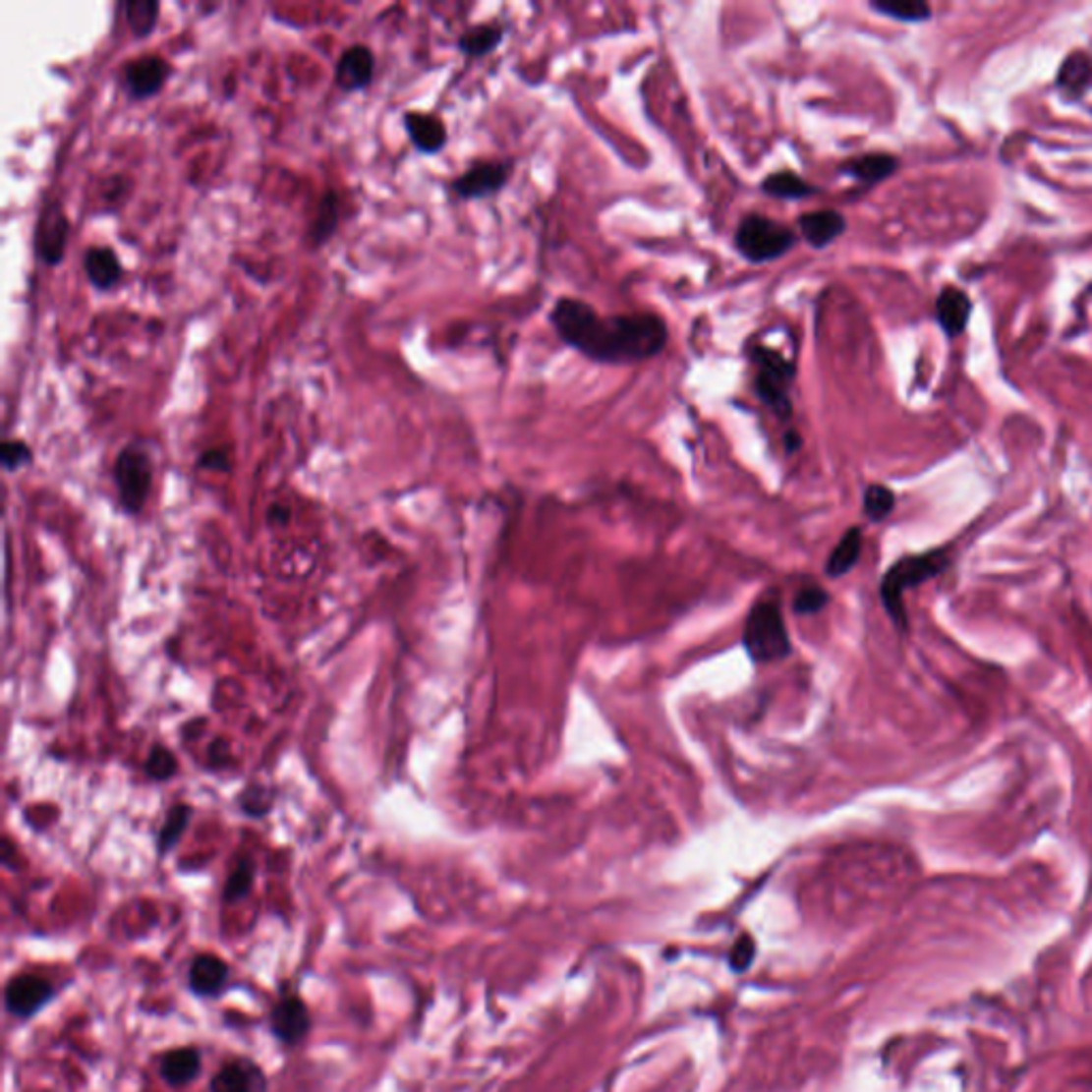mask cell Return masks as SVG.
<instances>
[{"label":"cell","instance_id":"obj_1","mask_svg":"<svg viewBox=\"0 0 1092 1092\" xmlns=\"http://www.w3.org/2000/svg\"><path fill=\"white\" fill-rule=\"evenodd\" d=\"M553 329L576 353L596 363H638L658 357L668 344L666 320L653 312L600 314L581 299L561 297L550 310Z\"/></svg>","mask_w":1092,"mask_h":1092},{"label":"cell","instance_id":"obj_2","mask_svg":"<svg viewBox=\"0 0 1092 1092\" xmlns=\"http://www.w3.org/2000/svg\"><path fill=\"white\" fill-rule=\"evenodd\" d=\"M948 563H949L948 550L935 548L922 555L902 557L884 574L880 585V596L886 612L890 614V619L894 621L896 627H900V630H905L907 627L905 602H902L905 592L935 579V576H939L948 568Z\"/></svg>","mask_w":1092,"mask_h":1092},{"label":"cell","instance_id":"obj_3","mask_svg":"<svg viewBox=\"0 0 1092 1092\" xmlns=\"http://www.w3.org/2000/svg\"><path fill=\"white\" fill-rule=\"evenodd\" d=\"M749 361L756 366V395L764 406H769L779 421H789L794 414L789 388L796 380V366L785 359L779 350L771 346L756 344L749 348Z\"/></svg>","mask_w":1092,"mask_h":1092},{"label":"cell","instance_id":"obj_4","mask_svg":"<svg viewBox=\"0 0 1092 1092\" xmlns=\"http://www.w3.org/2000/svg\"><path fill=\"white\" fill-rule=\"evenodd\" d=\"M743 647L758 663L783 660L792 653L779 600H760L753 604L745 621Z\"/></svg>","mask_w":1092,"mask_h":1092},{"label":"cell","instance_id":"obj_5","mask_svg":"<svg viewBox=\"0 0 1092 1092\" xmlns=\"http://www.w3.org/2000/svg\"><path fill=\"white\" fill-rule=\"evenodd\" d=\"M796 244L794 231L762 213H749L738 222L734 246L749 262H771L787 255Z\"/></svg>","mask_w":1092,"mask_h":1092},{"label":"cell","instance_id":"obj_6","mask_svg":"<svg viewBox=\"0 0 1092 1092\" xmlns=\"http://www.w3.org/2000/svg\"><path fill=\"white\" fill-rule=\"evenodd\" d=\"M114 479L122 508L137 514L152 489V459L137 442L124 446L116 459Z\"/></svg>","mask_w":1092,"mask_h":1092},{"label":"cell","instance_id":"obj_7","mask_svg":"<svg viewBox=\"0 0 1092 1092\" xmlns=\"http://www.w3.org/2000/svg\"><path fill=\"white\" fill-rule=\"evenodd\" d=\"M56 997V988L49 979L24 973L11 977V982L5 988V1007L11 1015H16L20 1020H29L32 1015L39 1013L47 1003H52Z\"/></svg>","mask_w":1092,"mask_h":1092},{"label":"cell","instance_id":"obj_8","mask_svg":"<svg viewBox=\"0 0 1092 1092\" xmlns=\"http://www.w3.org/2000/svg\"><path fill=\"white\" fill-rule=\"evenodd\" d=\"M67 240H69V220L65 211L56 203H47L41 213L39 222H36L34 233V248L36 255L45 262V265H58L67 253Z\"/></svg>","mask_w":1092,"mask_h":1092},{"label":"cell","instance_id":"obj_9","mask_svg":"<svg viewBox=\"0 0 1092 1092\" xmlns=\"http://www.w3.org/2000/svg\"><path fill=\"white\" fill-rule=\"evenodd\" d=\"M510 178V165L501 160H483L461 173L453 182V193L461 199H485L499 193Z\"/></svg>","mask_w":1092,"mask_h":1092},{"label":"cell","instance_id":"obj_10","mask_svg":"<svg viewBox=\"0 0 1092 1092\" xmlns=\"http://www.w3.org/2000/svg\"><path fill=\"white\" fill-rule=\"evenodd\" d=\"M269 1079L262 1066L248 1057H237L224 1063L213 1073L209 1092H267Z\"/></svg>","mask_w":1092,"mask_h":1092},{"label":"cell","instance_id":"obj_11","mask_svg":"<svg viewBox=\"0 0 1092 1092\" xmlns=\"http://www.w3.org/2000/svg\"><path fill=\"white\" fill-rule=\"evenodd\" d=\"M271 1033L284 1046H297L304 1041L312 1028V1015L299 997H284L275 1003L269 1015Z\"/></svg>","mask_w":1092,"mask_h":1092},{"label":"cell","instance_id":"obj_12","mask_svg":"<svg viewBox=\"0 0 1092 1092\" xmlns=\"http://www.w3.org/2000/svg\"><path fill=\"white\" fill-rule=\"evenodd\" d=\"M169 73V65L160 56H142L124 67V84L133 98L144 100L160 92Z\"/></svg>","mask_w":1092,"mask_h":1092},{"label":"cell","instance_id":"obj_13","mask_svg":"<svg viewBox=\"0 0 1092 1092\" xmlns=\"http://www.w3.org/2000/svg\"><path fill=\"white\" fill-rule=\"evenodd\" d=\"M229 977L231 969L227 960H222L216 953H199L193 958L191 969H188V988L195 997L216 999L222 995Z\"/></svg>","mask_w":1092,"mask_h":1092},{"label":"cell","instance_id":"obj_14","mask_svg":"<svg viewBox=\"0 0 1092 1092\" xmlns=\"http://www.w3.org/2000/svg\"><path fill=\"white\" fill-rule=\"evenodd\" d=\"M374 80V54L366 45H350L337 58L335 84L344 92H357L368 87Z\"/></svg>","mask_w":1092,"mask_h":1092},{"label":"cell","instance_id":"obj_15","mask_svg":"<svg viewBox=\"0 0 1092 1092\" xmlns=\"http://www.w3.org/2000/svg\"><path fill=\"white\" fill-rule=\"evenodd\" d=\"M798 229L802 240H805L811 248L824 250L831 244H834L838 237L845 233L847 220L843 218V213L836 209H818V211L802 213L798 218Z\"/></svg>","mask_w":1092,"mask_h":1092},{"label":"cell","instance_id":"obj_16","mask_svg":"<svg viewBox=\"0 0 1092 1092\" xmlns=\"http://www.w3.org/2000/svg\"><path fill=\"white\" fill-rule=\"evenodd\" d=\"M86 278L98 291H111L122 280V262L107 246H92L84 255Z\"/></svg>","mask_w":1092,"mask_h":1092},{"label":"cell","instance_id":"obj_17","mask_svg":"<svg viewBox=\"0 0 1092 1092\" xmlns=\"http://www.w3.org/2000/svg\"><path fill=\"white\" fill-rule=\"evenodd\" d=\"M404 127L414 147L423 154H437L446 145V127L437 116L408 111L404 116Z\"/></svg>","mask_w":1092,"mask_h":1092},{"label":"cell","instance_id":"obj_18","mask_svg":"<svg viewBox=\"0 0 1092 1092\" xmlns=\"http://www.w3.org/2000/svg\"><path fill=\"white\" fill-rule=\"evenodd\" d=\"M201 1052L197 1048H175L160 1061V1075L173 1088L193 1084L201 1073Z\"/></svg>","mask_w":1092,"mask_h":1092},{"label":"cell","instance_id":"obj_19","mask_svg":"<svg viewBox=\"0 0 1092 1092\" xmlns=\"http://www.w3.org/2000/svg\"><path fill=\"white\" fill-rule=\"evenodd\" d=\"M971 299L958 288H946L937 299V320L946 335L956 337L966 329L971 318Z\"/></svg>","mask_w":1092,"mask_h":1092},{"label":"cell","instance_id":"obj_20","mask_svg":"<svg viewBox=\"0 0 1092 1092\" xmlns=\"http://www.w3.org/2000/svg\"><path fill=\"white\" fill-rule=\"evenodd\" d=\"M898 169V158L890 154H862L847 160L840 171L849 178L862 182L864 186H873L888 180L890 175Z\"/></svg>","mask_w":1092,"mask_h":1092},{"label":"cell","instance_id":"obj_21","mask_svg":"<svg viewBox=\"0 0 1092 1092\" xmlns=\"http://www.w3.org/2000/svg\"><path fill=\"white\" fill-rule=\"evenodd\" d=\"M862 553V532L860 527H851L843 536H840L838 545L833 548L831 557L826 561V574L831 579H840L845 576L853 566H856Z\"/></svg>","mask_w":1092,"mask_h":1092},{"label":"cell","instance_id":"obj_22","mask_svg":"<svg viewBox=\"0 0 1092 1092\" xmlns=\"http://www.w3.org/2000/svg\"><path fill=\"white\" fill-rule=\"evenodd\" d=\"M762 193H767L769 197L775 199H785V201H798V199H807L813 193H818V188L813 184H809L805 178H800L798 173L794 171H776L767 175V178L762 180Z\"/></svg>","mask_w":1092,"mask_h":1092},{"label":"cell","instance_id":"obj_23","mask_svg":"<svg viewBox=\"0 0 1092 1092\" xmlns=\"http://www.w3.org/2000/svg\"><path fill=\"white\" fill-rule=\"evenodd\" d=\"M1092 86V58L1071 54L1059 73V87L1069 96H1082Z\"/></svg>","mask_w":1092,"mask_h":1092},{"label":"cell","instance_id":"obj_24","mask_svg":"<svg viewBox=\"0 0 1092 1092\" xmlns=\"http://www.w3.org/2000/svg\"><path fill=\"white\" fill-rule=\"evenodd\" d=\"M337 224H340V201H337V195L333 191H329L322 195L316 216L312 220V227L308 233L310 244L322 246L329 242V237L335 233Z\"/></svg>","mask_w":1092,"mask_h":1092},{"label":"cell","instance_id":"obj_25","mask_svg":"<svg viewBox=\"0 0 1092 1092\" xmlns=\"http://www.w3.org/2000/svg\"><path fill=\"white\" fill-rule=\"evenodd\" d=\"M501 41H504V30L497 24H481V27H474L466 30V34H461L459 49L466 56L481 58L491 54Z\"/></svg>","mask_w":1092,"mask_h":1092},{"label":"cell","instance_id":"obj_26","mask_svg":"<svg viewBox=\"0 0 1092 1092\" xmlns=\"http://www.w3.org/2000/svg\"><path fill=\"white\" fill-rule=\"evenodd\" d=\"M158 16H160L158 0H129V3H124V18H127L129 29L137 39H145V36L156 29Z\"/></svg>","mask_w":1092,"mask_h":1092},{"label":"cell","instance_id":"obj_27","mask_svg":"<svg viewBox=\"0 0 1092 1092\" xmlns=\"http://www.w3.org/2000/svg\"><path fill=\"white\" fill-rule=\"evenodd\" d=\"M871 9L900 22H926L931 18V7L918 0H880V3H871Z\"/></svg>","mask_w":1092,"mask_h":1092},{"label":"cell","instance_id":"obj_28","mask_svg":"<svg viewBox=\"0 0 1092 1092\" xmlns=\"http://www.w3.org/2000/svg\"><path fill=\"white\" fill-rule=\"evenodd\" d=\"M896 504V495L892 489H888L886 485H871L866 487L864 491V499H862V508L866 519L873 521V523H880L886 517H890L894 510Z\"/></svg>","mask_w":1092,"mask_h":1092},{"label":"cell","instance_id":"obj_29","mask_svg":"<svg viewBox=\"0 0 1092 1092\" xmlns=\"http://www.w3.org/2000/svg\"><path fill=\"white\" fill-rule=\"evenodd\" d=\"M191 815H193V809L188 805H175V807L169 809L167 820H165V824H162L160 834H158V851L160 853H167L169 849L178 845V840L182 838L188 822H191Z\"/></svg>","mask_w":1092,"mask_h":1092},{"label":"cell","instance_id":"obj_30","mask_svg":"<svg viewBox=\"0 0 1092 1092\" xmlns=\"http://www.w3.org/2000/svg\"><path fill=\"white\" fill-rule=\"evenodd\" d=\"M255 886V866L248 858L240 860L233 873L229 875L227 884H224V902H237L250 894V890Z\"/></svg>","mask_w":1092,"mask_h":1092},{"label":"cell","instance_id":"obj_31","mask_svg":"<svg viewBox=\"0 0 1092 1092\" xmlns=\"http://www.w3.org/2000/svg\"><path fill=\"white\" fill-rule=\"evenodd\" d=\"M145 773L156 781H167L178 773V760L167 747H154L145 762Z\"/></svg>","mask_w":1092,"mask_h":1092},{"label":"cell","instance_id":"obj_32","mask_svg":"<svg viewBox=\"0 0 1092 1092\" xmlns=\"http://www.w3.org/2000/svg\"><path fill=\"white\" fill-rule=\"evenodd\" d=\"M828 602H831V596H828V592H824L820 585L802 587L794 598V612L815 614V612L824 610L828 606Z\"/></svg>","mask_w":1092,"mask_h":1092},{"label":"cell","instance_id":"obj_33","mask_svg":"<svg viewBox=\"0 0 1092 1092\" xmlns=\"http://www.w3.org/2000/svg\"><path fill=\"white\" fill-rule=\"evenodd\" d=\"M0 461L7 472H16L32 461V450L22 440H5L0 448Z\"/></svg>","mask_w":1092,"mask_h":1092},{"label":"cell","instance_id":"obj_34","mask_svg":"<svg viewBox=\"0 0 1092 1092\" xmlns=\"http://www.w3.org/2000/svg\"><path fill=\"white\" fill-rule=\"evenodd\" d=\"M271 802H273V796H271V792H269L267 787L253 785V787H248L246 792L242 794L240 805H242L244 813L253 815V818H260V815H267V813H269Z\"/></svg>","mask_w":1092,"mask_h":1092},{"label":"cell","instance_id":"obj_35","mask_svg":"<svg viewBox=\"0 0 1092 1092\" xmlns=\"http://www.w3.org/2000/svg\"><path fill=\"white\" fill-rule=\"evenodd\" d=\"M197 466H199V468H205V470H211V472H229V468H231V459H229L227 450H222V448H209V450H205L203 455L199 457Z\"/></svg>","mask_w":1092,"mask_h":1092},{"label":"cell","instance_id":"obj_36","mask_svg":"<svg viewBox=\"0 0 1092 1092\" xmlns=\"http://www.w3.org/2000/svg\"><path fill=\"white\" fill-rule=\"evenodd\" d=\"M783 442H785V450H787V453L792 455V453H798V450H800V446H802V437H800V433H798L796 430H789V431L785 433V437H783Z\"/></svg>","mask_w":1092,"mask_h":1092},{"label":"cell","instance_id":"obj_37","mask_svg":"<svg viewBox=\"0 0 1092 1092\" xmlns=\"http://www.w3.org/2000/svg\"><path fill=\"white\" fill-rule=\"evenodd\" d=\"M269 517H273V519H278L280 523H284V521H286V517H288V512H286L284 508L273 506V508H271V512H269Z\"/></svg>","mask_w":1092,"mask_h":1092}]
</instances>
